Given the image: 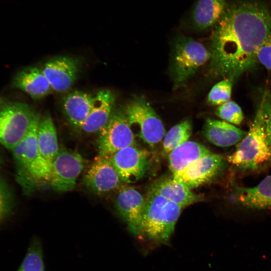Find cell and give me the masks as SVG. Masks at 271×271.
Listing matches in <instances>:
<instances>
[{
    "mask_svg": "<svg viewBox=\"0 0 271 271\" xmlns=\"http://www.w3.org/2000/svg\"><path fill=\"white\" fill-rule=\"evenodd\" d=\"M11 203L10 192L6 184L0 180V223L10 214Z\"/></svg>",
    "mask_w": 271,
    "mask_h": 271,
    "instance_id": "29",
    "label": "cell"
},
{
    "mask_svg": "<svg viewBox=\"0 0 271 271\" xmlns=\"http://www.w3.org/2000/svg\"><path fill=\"white\" fill-rule=\"evenodd\" d=\"M150 190L182 207L199 202L202 199L185 184L173 178L158 181Z\"/></svg>",
    "mask_w": 271,
    "mask_h": 271,
    "instance_id": "18",
    "label": "cell"
},
{
    "mask_svg": "<svg viewBox=\"0 0 271 271\" xmlns=\"http://www.w3.org/2000/svg\"><path fill=\"white\" fill-rule=\"evenodd\" d=\"M235 198L241 206L252 209L271 208V175L251 188L237 187Z\"/></svg>",
    "mask_w": 271,
    "mask_h": 271,
    "instance_id": "19",
    "label": "cell"
},
{
    "mask_svg": "<svg viewBox=\"0 0 271 271\" xmlns=\"http://www.w3.org/2000/svg\"><path fill=\"white\" fill-rule=\"evenodd\" d=\"M215 113L218 117L233 125H239L243 119V113L240 107L230 100L219 105Z\"/></svg>",
    "mask_w": 271,
    "mask_h": 271,
    "instance_id": "27",
    "label": "cell"
},
{
    "mask_svg": "<svg viewBox=\"0 0 271 271\" xmlns=\"http://www.w3.org/2000/svg\"><path fill=\"white\" fill-rule=\"evenodd\" d=\"M13 85L34 99H40L53 90L41 69L28 67L19 71L14 77Z\"/></svg>",
    "mask_w": 271,
    "mask_h": 271,
    "instance_id": "16",
    "label": "cell"
},
{
    "mask_svg": "<svg viewBox=\"0 0 271 271\" xmlns=\"http://www.w3.org/2000/svg\"><path fill=\"white\" fill-rule=\"evenodd\" d=\"M99 155L110 157L125 147L135 145V137L126 115L113 111L105 126L99 132Z\"/></svg>",
    "mask_w": 271,
    "mask_h": 271,
    "instance_id": "9",
    "label": "cell"
},
{
    "mask_svg": "<svg viewBox=\"0 0 271 271\" xmlns=\"http://www.w3.org/2000/svg\"><path fill=\"white\" fill-rule=\"evenodd\" d=\"M79 62L67 56H58L50 59L41 70L53 91L64 92L69 90L77 78Z\"/></svg>",
    "mask_w": 271,
    "mask_h": 271,
    "instance_id": "14",
    "label": "cell"
},
{
    "mask_svg": "<svg viewBox=\"0 0 271 271\" xmlns=\"http://www.w3.org/2000/svg\"><path fill=\"white\" fill-rule=\"evenodd\" d=\"M114 94L103 89L94 96L90 111L80 129L86 133L100 132L108 123L115 102Z\"/></svg>",
    "mask_w": 271,
    "mask_h": 271,
    "instance_id": "15",
    "label": "cell"
},
{
    "mask_svg": "<svg viewBox=\"0 0 271 271\" xmlns=\"http://www.w3.org/2000/svg\"><path fill=\"white\" fill-rule=\"evenodd\" d=\"M256 60L271 71V32L258 49Z\"/></svg>",
    "mask_w": 271,
    "mask_h": 271,
    "instance_id": "30",
    "label": "cell"
},
{
    "mask_svg": "<svg viewBox=\"0 0 271 271\" xmlns=\"http://www.w3.org/2000/svg\"><path fill=\"white\" fill-rule=\"evenodd\" d=\"M94 96L81 91H74L63 99V108L71 124L80 129L88 116Z\"/></svg>",
    "mask_w": 271,
    "mask_h": 271,
    "instance_id": "21",
    "label": "cell"
},
{
    "mask_svg": "<svg viewBox=\"0 0 271 271\" xmlns=\"http://www.w3.org/2000/svg\"><path fill=\"white\" fill-rule=\"evenodd\" d=\"M232 79L222 80L210 90L208 96V102L211 105H220L229 100L232 91Z\"/></svg>",
    "mask_w": 271,
    "mask_h": 271,
    "instance_id": "26",
    "label": "cell"
},
{
    "mask_svg": "<svg viewBox=\"0 0 271 271\" xmlns=\"http://www.w3.org/2000/svg\"><path fill=\"white\" fill-rule=\"evenodd\" d=\"M227 159L229 163L242 170L256 169L271 160V151L265 132L262 102L248 131Z\"/></svg>",
    "mask_w": 271,
    "mask_h": 271,
    "instance_id": "4",
    "label": "cell"
},
{
    "mask_svg": "<svg viewBox=\"0 0 271 271\" xmlns=\"http://www.w3.org/2000/svg\"><path fill=\"white\" fill-rule=\"evenodd\" d=\"M149 153L135 145L122 149L109 159L122 182L135 183L141 179L149 168Z\"/></svg>",
    "mask_w": 271,
    "mask_h": 271,
    "instance_id": "10",
    "label": "cell"
},
{
    "mask_svg": "<svg viewBox=\"0 0 271 271\" xmlns=\"http://www.w3.org/2000/svg\"><path fill=\"white\" fill-rule=\"evenodd\" d=\"M246 133L225 121L208 118L203 128V135L211 144L228 147L239 143Z\"/></svg>",
    "mask_w": 271,
    "mask_h": 271,
    "instance_id": "17",
    "label": "cell"
},
{
    "mask_svg": "<svg viewBox=\"0 0 271 271\" xmlns=\"http://www.w3.org/2000/svg\"><path fill=\"white\" fill-rule=\"evenodd\" d=\"M118 191L115 198L117 210L129 230L134 235H139L146 199L131 187L122 185Z\"/></svg>",
    "mask_w": 271,
    "mask_h": 271,
    "instance_id": "13",
    "label": "cell"
},
{
    "mask_svg": "<svg viewBox=\"0 0 271 271\" xmlns=\"http://www.w3.org/2000/svg\"><path fill=\"white\" fill-rule=\"evenodd\" d=\"M37 141L41 155L51 165L60 148L56 127L49 114L40 119Z\"/></svg>",
    "mask_w": 271,
    "mask_h": 271,
    "instance_id": "23",
    "label": "cell"
},
{
    "mask_svg": "<svg viewBox=\"0 0 271 271\" xmlns=\"http://www.w3.org/2000/svg\"><path fill=\"white\" fill-rule=\"evenodd\" d=\"M83 182L90 191L99 195L118 190L123 185L109 157L100 155L94 158Z\"/></svg>",
    "mask_w": 271,
    "mask_h": 271,
    "instance_id": "12",
    "label": "cell"
},
{
    "mask_svg": "<svg viewBox=\"0 0 271 271\" xmlns=\"http://www.w3.org/2000/svg\"><path fill=\"white\" fill-rule=\"evenodd\" d=\"M211 153L205 146L188 141L168 154L169 168L173 175L175 174L184 169L192 162Z\"/></svg>",
    "mask_w": 271,
    "mask_h": 271,
    "instance_id": "22",
    "label": "cell"
},
{
    "mask_svg": "<svg viewBox=\"0 0 271 271\" xmlns=\"http://www.w3.org/2000/svg\"><path fill=\"white\" fill-rule=\"evenodd\" d=\"M40 119L36 114L25 137L12 151L22 179L34 186L49 183L51 173V165L41 155L38 147Z\"/></svg>",
    "mask_w": 271,
    "mask_h": 271,
    "instance_id": "3",
    "label": "cell"
},
{
    "mask_svg": "<svg viewBox=\"0 0 271 271\" xmlns=\"http://www.w3.org/2000/svg\"><path fill=\"white\" fill-rule=\"evenodd\" d=\"M17 271H45L42 243L40 239H32L24 260Z\"/></svg>",
    "mask_w": 271,
    "mask_h": 271,
    "instance_id": "25",
    "label": "cell"
},
{
    "mask_svg": "<svg viewBox=\"0 0 271 271\" xmlns=\"http://www.w3.org/2000/svg\"><path fill=\"white\" fill-rule=\"evenodd\" d=\"M36 115L23 102H10L1 107L0 144L12 151L28 132Z\"/></svg>",
    "mask_w": 271,
    "mask_h": 271,
    "instance_id": "5",
    "label": "cell"
},
{
    "mask_svg": "<svg viewBox=\"0 0 271 271\" xmlns=\"http://www.w3.org/2000/svg\"><path fill=\"white\" fill-rule=\"evenodd\" d=\"M211 54L201 43L181 37L176 42L172 72L177 86L184 83L208 60Z\"/></svg>",
    "mask_w": 271,
    "mask_h": 271,
    "instance_id": "6",
    "label": "cell"
},
{
    "mask_svg": "<svg viewBox=\"0 0 271 271\" xmlns=\"http://www.w3.org/2000/svg\"><path fill=\"white\" fill-rule=\"evenodd\" d=\"M191 131L192 125L189 119H185L173 126L164 137V152L168 155L174 149L188 141Z\"/></svg>",
    "mask_w": 271,
    "mask_h": 271,
    "instance_id": "24",
    "label": "cell"
},
{
    "mask_svg": "<svg viewBox=\"0 0 271 271\" xmlns=\"http://www.w3.org/2000/svg\"><path fill=\"white\" fill-rule=\"evenodd\" d=\"M224 165L221 156L211 153L192 162L183 170L173 174L172 178L191 189L215 179Z\"/></svg>",
    "mask_w": 271,
    "mask_h": 271,
    "instance_id": "11",
    "label": "cell"
},
{
    "mask_svg": "<svg viewBox=\"0 0 271 271\" xmlns=\"http://www.w3.org/2000/svg\"><path fill=\"white\" fill-rule=\"evenodd\" d=\"M124 113L131 128L138 129V135L150 146L154 147L164 137L165 129L160 118L143 98L133 99Z\"/></svg>",
    "mask_w": 271,
    "mask_h": 271,
    "instance_id": "7",
    "label": "cell"
},
{
    "mask_svg": "<svg viewBox=\"0 0 271 271\" xmlns=\"http://www.w3.org/2000/svg\"><path fill=\"white\" fill-rule=\"evenodd\" d=\"M182 208L150 190L146 198L140 235L155 242L167 243L174 232Z\"/></svg>",
    "mask_w": 271,
    "mask_h": 271,
    "instance_id": "2",
    "label": "cell"
},
{
    "mask_svg": "<svg viewBox=\"0 0 271 271\" xmlns=\"http://www.w3.org/2000/svg\"><path fill=\"white\" fill-rule=\"evenodd\" d=\"M0 164H1V160H0Z\"/></svg>",
    "mask_w": 271,
    "mask_h": 271,
    "instance_id": "32",
    "label": "cell"
},
{
    "mask_svg": "<svg viewBox=\"0 0 271 271\" xmlns=\"http://www.w3.org/2000/svg\"><path fill=\"white\" fill-rule=\"evenodd\" d=\"M1 102H2V100H1V98L0 97V105H1Z\"/></svg>",
    "mask_w": 271,
    "mask_h": 271,
    "instance_id": "31",
    "label": "cell"
},
{
    "mask_svg": "<svg viewBox=\"0 0 271 271\" xmlns=\"http://www.w3.org/2000/svg\"><path fill=\"white\" fill-rule=\"evenodd\" d=\"M226 7L225 0H198L190 13L193 27L203 30L217 24Z\"/></svg>",
    "mask_w": 271,
    "mask_h": 271,
    "instance_id": "20",
    "label": "cell"
},
{
    "mask_svg": "<svg viewBox=\"0 0 271 271\" xmlns=\"http://www.w3.org/2000/svg\"><path fill=\"white\" fill-rule=\"evenodd\" d=\"M271 32V14L263 3L241 1L227 6L212 38L211 70L233 79L252 67Z\"/></svg>",
    "mask_w": 271,
    "mask_h": 271,
    "instance_id": "1",
    "label": "cell"
},
{
    "mask_svg": "<svg viewBox=\"0 0 271 271\" xmlns=\"http://www.w3.org/2000/svg\"><path fill=\"white\" fill-rule=\"evenodd\" d=\"M261 102L265 132L271 151V95L267 93L264 94Z\"/></svg>",
    "mask_w": 271,
    "mask_h": 271,
    "instance_id": "28",
    "label": "cell"
},
{
    "mask_svg": "<svg viewBox=\"0 0 271 271\" xmlns=\"http://www.w3.org/2000/svg\"><path fill=\"white\" fill-rule=\"evenodd\" d=\"M84 167V160L79 153L61 147L51 164L49 184L58 192L71 191Z\"/></svg>",
    "mask_w": 271,
    "mask_h": 271,
    "instance_id": "8",
    "label": "cell"
}]
</instances>
